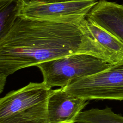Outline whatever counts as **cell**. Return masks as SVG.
Returning a JSON list of instances; mask_svg holds the SVG:
<instances>
[{
	"label": "cell",
	"mask_w": 123,
	"mask_h": 123,
	"mask_svg": "<svg viewBox=\"0 0 123 123\" xmlns=\"http://www.w3.org/2000/svg\"><path fill=\"white\" fill-rule=\"evenodd\" d=\"M62 88L67 93L87 100H123V62Z\"/></svg>",
	"instance_id": "277c9868"
},
{
	"label": "cell",
	"mask_w": 123,
	"mask_h": 123,
	"mask_svg": "<svg viewBox=\"0 0 123 123\" xmlns=\"http://www.w3.org/2000/svg\"><path fill=\"white\" fill-rule=\"evenodd\" d=\"M75 123H123V116L115 113L111 108H93L81 111Z\"/></svg>",
	"instance_id": "9c48e42d"
},
{
	"label": "cell",
	"mask_w": 123,
	"mask_h": 123,
	"mask_svg": "<svg viewBox=\"0 0 123 123\" xmlns=\"http://www.w3.org/2000/svg\"><path fill=\"white\" fill-rule=\"evenodd\" d=\"M97 2L83 0L44 2L19 0L16 16L32 20L80 23Z\"/></svg>",
	"instance_id": "5b68a950"
},
{
	"label": "cell",
	"mask_w": 123,
	"mask_h": 123,
	"mask_svg": "<svg viewBox=\"0 0 123 123\" xmlns=\"http://www.w3.org/2000/svg\"><path fill=\"white\" fill-rule=\"evenodd\" d=\"M19 0H0V38L4 37L14 24Z\"/></svg>",
	"instance_id": "30bf717a"
},
{
	"label": "cell",
	"mask_w": 123,
	"mask_h": 123,
	"mask_svg": "<svg viewBox=\"0 0 123 123\" xmlns=\"http://www.w3.org/2000/svg\"><path fill=\"white\" fill-rule=\"evenodd\" d=\"M86 26L91 35L110 56L111 64L123 62V41L93 21L85 19Z\"/></svg>",
	"instance_id": "ba28073f"
},
{
	"label": "cell",
	"mask_w": 123,
	"mask_h": 123,
	"mask_svg": "<svg viewBox=\"0 0 123 123\" xmlns=\"http://www.w3.org/2000/svg\"><path fill=\"white\" fill-rule=\"evenodd\" d=\"M112 64L94 56L74 53L37 64L49 87H64L71 83L109 68Z\"/></svg>",
	"instance_id": "3957f363"
},
{
	"label": "cell",
	"mask_w": 123,
	"mask_h": 123,
	"mask_svg": "<svg viewBox=\"0 0 123 123\" xmlns=\"http://www.w3.org/2000/svg\"><path fill=\"white\" fill-rule=\"evenodd\" d=\"M123 41V5L107 0L98 1L86 16Z\"/></svg>",
	"instance_id": "52a82bcc"
},
{
	"label": "cell",
	"mask_w": 123,
	"mask_h": 123,
	"mask_svg": "<svg viewBox=\"0 0 123 123\" xmlns=\"http://www.w3.org/2000/svg\"><path fill=\"white\" fill-rule=\"evenodd\" d=\"M74 53L90 54L111 63L107 53L90 34L85 19L75 23L17 17L0 38V93L7 77L18 70Z\"/></svg>",
	"instance_id": "6da1fadb"
},
{
	"label": "cell",
	"mask_w": 123,
	"mask_h": 123,
	"mask_svg": "<svg viewBox=\"0 0 123 123\" xmlns=\"http://www.w3.org/2000/svg\"><path fill=\"white\" fill-rule=\"evenodd\" d=\"M88 101L67 93L62 87L53 89L48 101V123H75Z\"/></svg>",
	"instance_id": "8992f818"
},
{
	"label": "cell",
	"mask_w": 123,
	"mask_h": 123,
	"mask_svg": "<svg viewBox=\"0 0 123 123\" xmlns=\"http://www.w3.org/2000/svg\"><path fill=\"white\" fill-rule=\"evenodd\" d=\"M26 1H40L44 2H67V1H83V0H95L97 1L106 0H25Z\"/></svg>",
	"instance_id": "8fae6325"
},
{
	"label": "cell",
	"mask_w": 123,
	"mask_h": 123,
	"mask_svg": "<svg viewBox=\"0 0 123 123\" xmlns=\"http://www.w3.org/2000/svg\"><path fill=\"white\" fill-rule=\"evenodd\" d=\"M53 89L30 82L0 99V123H48V101Z\"/></svg>",
	"instance_id": "7a4b0ae2"
}]
</instances>
